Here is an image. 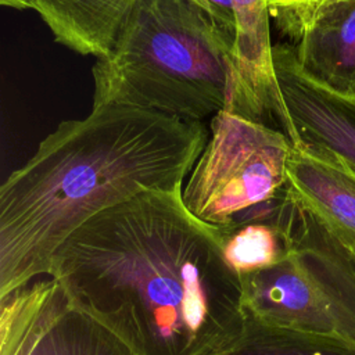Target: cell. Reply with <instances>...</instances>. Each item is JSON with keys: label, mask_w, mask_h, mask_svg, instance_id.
<instances>
[{"label": "cell", "mask_w": 355, "mask_h": 355, "mask_svg": "<svg viewBox=\"0 0 355 355\" xmlns=\"http://www.w3.org/2000/svg\"><path fill=\"white\" fill-rule=\"evenodd\" d=\"M182 190L150 189L98 212L51 259L49 277L135 355H211L244 329L243 276Z\"/></svg>", "instance_id": "6da1fadb"}, {"label": "cell", "mask_w": 355, "mask_h": 355, "mask_svg": "<svg viewBox=\"0 0 355 355\" xmlns=\"http://www.w3.org/2000/svg\"><path fill=\"white\" fill-rule=\"evenodd\" d=\"M208 136L202 122L121 103L61 122L0 187V298L49 276L57 248L98 212L183 187Z\"/></svg>", "instance_id": "7a4b0ae2"}, {"label": "cell", "mask_w": 355, "mask_h": 355, "mask_svg": "<svg viewBox=\"0 0 355 355\" xmlns=\"http://www.w3.org/2000/svg\"><path fill=\"white\" fill-rule=\"evenodd\" d=\"M236 36L191 0H135L93 65V104L121 103L202 122L227 107Z\"/></svg>", "instance_id": "3957f363"}, {"label": "cell", "mask_w": 355, "mask_h": 355, "mask_svg": "<svg viewBox=\"0 0 355 355\" xmlns=\"http://www.w3.org/2000/svg\"><path fill=\"white\" fill-rule=\"evenodd\" d=\"M277 225L287 254L243 276L245 315L283 329L355 343V254L284 189Z\"/></svg>", "instance_id": "277c9868"}, {"label": "cell", "mask_w": 355, "mask_h": 355, "mask_svg": "<svg viewBox=\"0 0 355 355\" xmlns=\"http://www.w3.org/2000/svg\"><path fill=\"white\" fill-rule=\"evenodd\" d=\"M288 137L263 122L222 110L187 176L182 198L200 220L229 232L272 220L287 182Z\"/></svg>", "instance_id": "5b68a950"}, {"label": "cell", "mask_w": 355, "mask_h": 355, "mask_svg": "<svg viewBox=\"0 0 355 355\" xmlns=\"http://www.w3.org/2000/svg\"><path fill=\"white\" fill-rule=\"evenodd\" d=\"M0 355H135L53 277L0 298Z\"/></svg>", "instance_id": "8992f818"}, {"label": "cell", "mask_w": 355, "mask_h": 355, "mask_svg": "<svg viewBox=\"0 0 355 355\" xmlns=\"http://www.w3.org/2000/svg\"><path fill=\"white\" fill-rule=\"evenodd\" d=\"M272 62L276 82L273 123L293 147L330 155L355 172V98L308 78L288 43L273 44Z\"/></svg>", "instance_id": "52a82bcc"}, {"label": "cell", "mask_w": 355, "mask_h": 355, "mask_svg": "<svg viewBox=\"0 0 355 355\" xmlns=\"http://www.w3.org/2000/svg\"><path fill=\"white\" fill-rule=\"evenodd\" d=\"M302 72L323 87L355 98V0L323 3L283 32Z\"/></svg>", "instance_id": "ba28073f"}, {"label": "cell", "mask_w": 355, "mask_h": 355, "mask_svg": "<svg viewBox=\"0 0 355 355\" xmlns=\"http://www.w3.org/2000/svg\"><path fill=\"white\" fill-rule=\"evenodd\" d=\"M287 193L355 254V172L336 158L291 146Z\"/></svg>", "instance_id": "9c48e42d"}, {"label": "cell", "mask_w": 355, "mask_h": 355, "mask_svg": "<svg viewBox=\"0 0 355 355\" xmlns=\"http://www.w3.org/2000/svg\"><path fill=\"white\" fill-rule=\"evenodd\" d=\"M236 19L234 82L226 111L269 125L276 107L268 0H230Z\"/></svg>", "instance_id": "30bf717a"}, {"label": "cell", "mask_w": 355, "mask_h": 355, "mask_svg": "<svg viewBox=\"0 0 355 355\" xmlns=\"http://www.w3.org/2000/svg\"><path fill=\"white\" fill-rule=\"evenodd\" d=\"M135 0H0L6 7L33 10L54 40L82 55L105 57Z\"/></svg>", "instance_id": "8fae6325"}, {"label": "cell", "mask_w": 355, "mask_h": 355, "mask_svg": "<svg viewBox=\"0 0 355 355\" xmlns=\"http://www.w3.org/2000/svg\"><path fill=\"white\" fill-rule=\"evenodd\" d=\"M211 355H355V343L270 326L245 315L240 336Z\"/></svg>", "instance_id": "7c38bea8"}, {"label": "cell", "mask_w": 355, "mask_h": 355, "mask_svg": "<svg viewBox=\"0 0 355 355\" xmlns=\"http://www.w3.org/2000/svg\"><path fill=\"white\" fill-rule=\"evenodd\" d=\"M220 234L227 261L241 275L277 263L286 257L288 248L276 216L269 222L244 223Z\"/></svg>", "instance_id": "4fadbf2b"}, {"label": "cell", "mask_w": 355, "mask_h": 355, "mask_svg": "<svg viewBox=\"0 0 355 355\" xmlns=\"http://www.w3.org/2000/svg\"><path fill=\"white\" fill-rule=\"evenodd\" d=\"M331 0H268L270 21L284 32L309 11Z\"/></svg>", "instance_id": "5bb4252c"}]
</instances>
